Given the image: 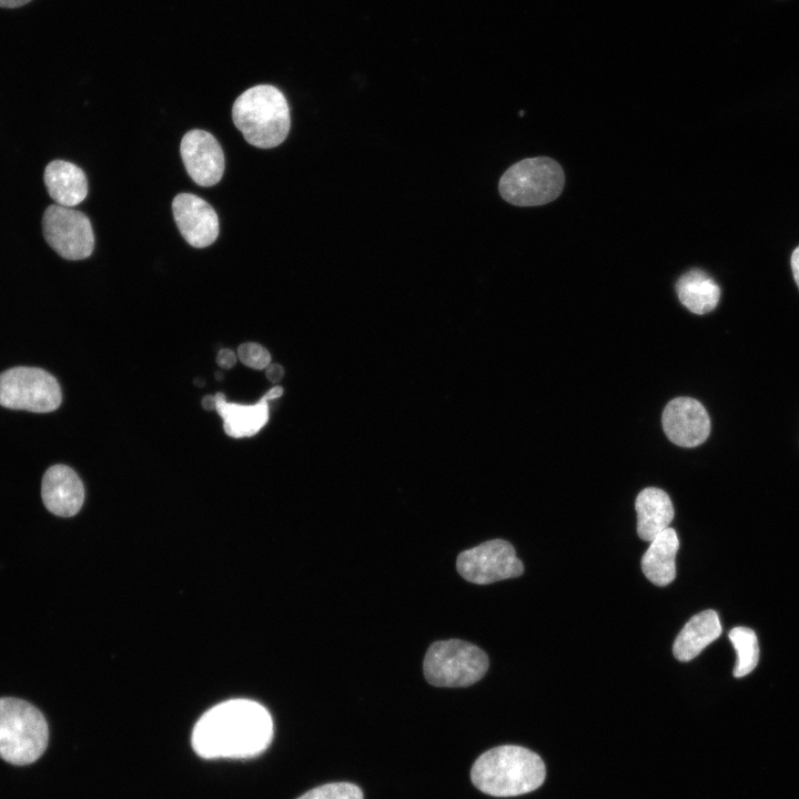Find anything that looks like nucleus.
I'll return each mask as SVG.
<instances>
[{
  "mask_svg": "<svg viewBox=\"0 0 799 799\" xmlns=\"http://www.w3.org/2000/svg\"><path fill=\"white\" fill-rule=\"evenodd\" d=\"M232 119L250 144L275 148L286 139L291 115L284 94L275 87L260 84L245 90L233 103Z\"/></svg>",
  "mask_w": 799,
  "mask_h": 799,
  "instance_id": "obj_3",
  "label": "nucleus"
},
{
  "mask_svg": "<svg viewBox=\"0 0 799 799\" xmlns=\"http://www.w3.org/2000/svg\"><path fill=\"white\" fill-rule=\"evenodd\" d=\"M41 497L49 512L70 517L75 515L83 504V484L72 468L57 464L49 467L42 477Z\"/></svg>",
  "mask_w": 799,
  "mask_h": 799,
  "instance_id": "obj_13",
  "label": "nucleus"
},
{
  "mask_svg": "<svg viewBox=\"0 0 799 799\" xmlns=\"http://www.w3.org/2000/svg\"><path fill=\"white\" fill-rule=\"evenodd\" d=\"M297 799H363V793L353 783L332 782L313 788Z\"/></svg>",
  "mask_w": 799,
  "mask_h": 799,
  "instance_id": "obj_21",
  "label": "nucleus"
},
{
  "mask_svg": "<svg viewBox=\"0 0 799 799\" xmlns=\"http://www.w3.org/2000/svg\"><path fill=\"white\" fill-rule=\"evenodd\" d=\"M637 512V534L646 542H651L657 535L667 529L674 518V506L660 488L648 487L643 489L635 502Z\"/></svg>",
  "mask_w": 799,
  "mask_h": 799,
  "instance_id": "obj_16",
  "label": "nucleus"
},
{
  "mask_svg": "<svg viewBox=\"0 0 799 799\" xmlns=\"http://www.w3.org/2000/svg\"><path fill=\"white\" fill-rule=\"evenodd\" d=\"M202 405L205 409L212 411L215 408V397L213 395H208L203 397Z\"/></svg>",
  "mask_w": 799,
  "mask_h": 799,
  "instance_id": "obj_27",
  "label": "nucleus"
},
{
  "mask_svg": "<svg viewBox=\"0 0 799 799\" xmlns=\"http://www.w3.org/2000/svg\"><path fill=\"white\" fill-rule=\"evenodd\" d=\"M44 184L55 204L72 208L80 204L88 195V180L84 172L75 164L54 160L44 170Z\"/></svg>",
  "mask_w": 799,
  "mask_h": 799,
  "instance_id": "obj_15",
  "label": "nucleus"
},
{
  "mask_svg": "<svg viewBox=\"0 0 799 799\" xmlns=\"http://www.w3.org/2000/svg\"><path fill=\"white\" fill-rule=\"evenodd\" d=\"M62 395L57 380L39 367L17 366L0 374V405L11 409L49 413Z\"/></svg>",
  "mask_w": 799,
  "mask_h": 799,
  "instance_id": "obj_7",
  "label": "nucleus"
},
{
  "mask_svg": "<svg viewBox=\"0 0 799 799\" xmlns=\"http://www.w3.org/2000/svg\"><path fill=\"white\" fill-rule=\"evenodd\" d=\"M180 153L190 178L200 186L216 184L224 173V154L209 132L194 129L184 134Z\"/></svg>",
  "mask_w": 799,
  "mask_h": 799,
  "instance_id": "obj_10",
  "label": "nucleus"
},
{
  "mask_svg": "<svg viewBox=\"0 0 799 799\" xmlns=\"http://www.w3.org/2000/svg\"><path fill=\"white\" fill-rule=\"evenodd\" d=\"M48 724L39 709L22 699L0 698V757L12 765H29L44 752Z\"/></svg>",
  "mask_w": 799,
  "mask_h": 799,
  "instance_id": "obj_4",
  "label": "nucleus"
},
{
  "mask_svg": "<svg viewBox=\"0 0 799 799\" xmlns=\"http://www.w3.org/2000/svg\"><path fill=\"white\" fill-rule=\"evenodd\" d=\"M676 291L681 304L695 314L712 311L720 297L718 284L699 269L682 274L676 283Z\"/></svg>",
  "mask_w": 799,
  "mask_h": 799,
  "instance_id": "obj_19",
  "label": "nucleus"
},
{
  "mask_svg": "<svg viewBox=\"0 0 799 799\" xmlns=\"http://www.w3.org/2000/svg\"><path fill=\"white\" fill-rule=\"evenodd\" d=\"M721 634L719 617L715 610H704L692 616L677 635L672 653L680 661L698 656Z\"/></svg>",
  "mask_w": 799,
  "mask_h": 799,
  "instance_id": "obj_17",
  "label": "nucleus"
},
{
  "mask_svg": "<svg viewBox=\"0 0 799 799\" xmlns=\"http://www.w3.org/2000/svg\"><path fill=\"white\" fill-rule=\"evenodd\" d=\"M728 637L737 654L734 676L744 677L756 668L759 660L757 636L750 628L735 627L729 631Z\"/></svg>",
  "mask_w": 799,
  "mask_h": 799,
  "instance_id": "obj_20",
  "label": "nucleus"
},
{
  "mask_svg": "<svg viewBox=\"0 0 799 799\" xmlns=\"http://www.w3.org/2000/svg\"><path fill=\"white\" fill-rule=\"evenodd\" d=\"M546 769L540 757L514 745L492 748L474 762V786L494 797H514L530 792L544 782Z\"/></svg>",
  "mask_w": 799,
  "mask_h": 799,
  "instance_id": "obj_2",
  "label": "nucleus"
},
{
  "mask_svg": "<svg viewBox=\"0 0 799 799\" xmlns=\"http://www.w3.org/2000/svg\"><path fill=\"white\" fill-rule=\"evenodd\" d=\"M284 374V370L280 364H269L266 367V377L271 382H279Z\"/></svg>",
  "mask_w": 799,
  "mask_h": 799,
  "instance_id": "obj_24",
  "label": "nucleus"
},
{
  "mask_svg": "<svg viewBox=\"0 0 799 799\" xmlns=\"http://www.w3.org/2000/svg\"><path fill=\"white\" fill-rule=\"evenodd\" d=\"M679 539L675 529L668 527L651 542L641 558V569L648 580L666 586L676 577V554Z\"/></svg>",
  "mask_w": 799,
  "mask_h": 799,
  "instance_id": "obj_18",
  "label": "nucleus"
},
{
  "mask_svg": "<svg viewBox=\"0 0 799 799\" xmlns=\"http://www.w3.org/2000/svg\"><path fill=\"white\" fill-rule=\"evenodd\" d=\"M172 212L180 233L190 245L206 247L219 236L218 214L202 198L180 193L173 199Z\"/></svg>",
  "mask_w": 799,
  "mask_h": 799,
  "instance_id": "obj_12",
  "label": "nucleus"
},
{
  "mask_svg": "<svg viewBox=\"0 0 799 799\" xmlns=\"http://www.w3.org/2000/svg\"><path fill=\"white\" fill-rule=\"evenodd\" d=\"M790 263L795 282L799 289V246L793 250Z\"/></svg>",
  "mask_w": 799,
  "mask_h": 799,
  "instance_id": "obj_25",
  "label": "nucleus"
},
{
  "mask_svg": "<svg viewBox=\"0 0 799 799\" xmlns=\"http://www.w3.org/2000/svg\"><path fill=\"white\" fill-rule=\"evenodd\" d=\"M273 738L270 712L259 702L233 699L208 710L195 724L191 744L205 759L251 758Z\"/></svg>",
  "mask_w": 799,
  "mask_h": 799,
  "instance_id": "obj_1",
  "label": "nucleus"
},
{
  "mask_svg": "<svg viewBox=\"0 0 799 799\" xmlns=\"http://www.w3.org/2000/svg\"><path fill=\"white\" fill-rule=\"evenodd\" d=\"M565 184L560 165L546 156L524 159L502 175L498 190L502 198L517 206L543 205L554 201Z\"/></svg>",
  "mask_w": 799,
  "mask_h": 799,
  "instance_id": "obj_5",
  "label": "nucleus"
},
{
  "mask_svg": "<svg viewBox=\"0 0 799 799\" xmlns=\"http://www.w3.org/2000/svg\"><path fill=\"white\" fill-rule=\"evenodd\" d=\"M31 0H0V7L3 8H17L21 7Z\"/></svg>",
  "mask_w": 799,
  "mask_h": 799,
  "instance_id": "obj_26",
  "label": "nucleus"
},
{
  "mask_svg": "<svg viewBox=\"0 0 799 799\" xmlns=\"http://www.w3.org/2000/svg\"><path fill=\"white\" fill-rule=\"evenodd\" d=\"M424 676L436 687H466L484 677L488 657L477 646L448 639L432 644L424 658Z\"/></svg>",
  "mask_w": 799,
  "mask_h": 799,
  "instance_id": "obj_6",
  "label": "nucleus"
},
{
  "mask_svg": "<svg viewBox=\"0 0 799 799\" xmlns=\"http://www.w3.org/2000/svg\"><path fill=\"white\" fill-rule=\"evenodd\" d=\"M237 356L240 361L254 370L266 368L270 364V353L257 343H244L237 348Z\"/></svg>",
  "mask_w": 799,
  "mask_h": 799,
  "instance_id": "obj_22",
  "label": "nucleus"
},
{
  "mask_svg": "<svg viewBox=\"0 0 799 799\" xmlns=\"http://www.w3.org/2000/svg\"><path fill=\"white\" fill-rule=\"evenodd\" d=\"M661 421L666 436L678 446H698L710 433V418L706 408L691 397L671 400L663 412Z\"/></svg>",
  "mask_w": 799,
  "mask_h": 799,
  "instance_id": "obj_11",
  "label": "nucleus"
},
{
  "mask_svg": "<svg viewBox=\"0 0 799 799\" xmlns=\"http://www.w3.org/2000/svg\"><path fill=\"white\" fill-rule=\"evenodd\" d=\"M456 567L464 579L479 585L518 577L524 572L515 548L504 539L488 540L462 552Z\"/></svg>",
  "mask_w": 799,
  "mask_h": 799,
  "instance_id": "obj_9",
  "label": "nucleus"
},
{
  "mask_svg": "<svg viewBox=\"0 0 799 799\" xmlns=\"http://www.w3.org/2000/svg\"><path fill=\"white\" fill-rule=\"evenodd\" d=\"M42 229L48 244L67 260H83L93 251L94 234L90 220L78 210L59 204L48 206Z\"/></svg>",
  "mask_w": 799,
  "mask_h": 799,
  "instance_id": "obj_8",
  "label": "nucleus"
},
{
  "mask_svg": "<svg viewBox=\"0 0 799 799\" xmlns=\"http://www.w3.org/2000/svg\"><path fill=\"white\" fill-rule=\"evenodd\" d=\"M216 363L222 368H231L236 363V355L229 348H222L218 353Z\"/></svg>",
  "mask_w": 799,
  "mask_h": 799,
  "instance_id": "obj_23",
  "label": "nucleus"
},
{
  "mask_svg": "<svg viewBox=\"0 0 799 799\" xmlns=\"http://www.w3.org/2000/svg\"><path fill=\"white\" fill-rule=\"evenodd\" d=\"M214 397L215 409L223 419L224 432L231 437L253 436L269 421L267 393L253 405L229 403L223 393H218Z\"/></svg>",
  "mask_w": 799,
  "mask_h": 799,
  "instance_id": "obj_14",
  "label": "nucleus"
}]
</instances>
